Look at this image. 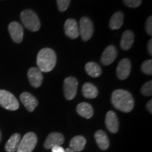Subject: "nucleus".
<instances>
[{
  "label": "nucleus",
  "mask_w": 152,
  "mask_h": 152,
  "mask_svg": "<svg viewBox=\"0 0 152 152\" xmlns=\"http://www.w3.org/2000/svg\"><path fill=\"white\" fill-rule=\"evenodd\" d=\"M134 43V33L131 30H126L123 33L121 40V47L123 50H129Z\"/></svg>",
  "instance_id": "nucleus-18"
},
{
  "label": "nucleus",
  "mask_w": 152,
  "mask_h": 152,
  "mask_svg": "<svg viewBox=\"0 0 152 152\" xmlns=\"http://www.w3.org/2000/svg\"><path fill=\"white\" fill-rule=\"evenodd\" d=\"M146 30L148 35L150 36L152 35V17L149 16L147 18V22H146Z\"/></svg>",
  "instance_id": "nucleus-28"
},
{
  "label": "nucleus",
  "mask_w": 152,
  "mask_h": 152,
  "mask_svg": "<svg viewBox=\"0 0 152 152\" xmlns=\"http://www.w3.org/2000/svg\"><path fill=\"white\" fill-rule=\"evenodd\" d=\"M1 141V130H0V142Z\"/></svg>",
  "instance_id": "nucleus-33"
},
{
  "label": "nucleus",
  "mask_w": 152,
  "mask_h": 152,
  "mask_svg": "<svg viewBox=\"0 0 152 152\" xmlns=\"http://www.w3.org/2000/svg\"><path fill=\"white\" fill-rule=\"evenodd\" d=\"M147 109L150 113H152V100H149L147 104Z\"/></svg>",
  "instance_id": "nucleus-31"
},
{
  "label": "nucleus",
  "mask_w": 152,
  "mask_h": 152,
  "mask_svg": "<svg viewBox=\"0 0 152 152\" xmlns=\"http://www.w3.org/2000/svg\"><path fill=\"white\" fill-rule=\"evenodd\" d=\"M37 143V135L34 132H28L19 142L16 152H32Z\"/></svg>",
  "instance_id": "nucleus-4"
},
{
  "label": "nucleus",
  "mask_w": 152,
  "mask_h": 152,
  "mask_svg": "<svg viewBox=\"0 0 152 152\" xmlns=\"http://www.w3.org/2000/svg\"><path fill=\"white\" fill-rule=\"evenodd\" d=\"M86 144V139L83 136L77 135L74 137L70 142V149L74 152H80L84 149Z\"/></svg>",
  "instance_id": "nucleus-19"
},
{
  "label": "nucleus",
  "mask_w": 152,
  "mask_h": 152,
  "mask_svg": "<svg viewBox=\"0 0 152 152\" xmlns=\"http://www.w3.org/2000/svg\"><path fill=\"white\" fill-rule=\"evenodd\" d=\"M85 71L89 75L92 77H98L102 75V70L100 66L95 62H88L85 65Z\"/></svg>",
  "instance_id": "nucleus-23"
},
{
  "label": "nucleus",
  "mask_w": 152,
  "mask_h": 152,
  "mask_svg": "<svg viewBox=\"0 0 152 152\" xmlns=\"http://www.w3.org/2000/svg\"><path fill=\"white\" fill-rule=\"evenodd\" d=\"M58 9L60 11H65L69 7L71 0H56Z\"/></svg>",
  "instance_id": "nucleus-26"
},
{
  "label": "nucleus",
  "mask_w": 152,
  "mask_h": 152,
  "mask_svg": "<svg viewBox=\"0 0 152 152\" xmlns=\"http://www.w3.org/2000/svg\"><path fill=\"white\" fill-rule=\"evenodd\" d=\"M9 32L11 39L16 43L22 42L23 39V28L19 23L14 21L9 25Z\"/></svg>",
  "instance_id": "nucleus-8"
},
{
  "label": "nucleus",
  "mask_w": 152,
  "mask_h": 152,
  "mask_svg": "<svg viewBox=\"0 0 152 152\" xmlns=\"http://www.w3.org/2000/svg\"><path fill=\"white\" fill-rule=\"evenodd\" d=\"M117 54L116 48L113 45H109L104 49L102 57H101V62L104 66L110 65L115 60Z\"/></svg>",
  "instance_id": "nucleus-13"
},
{
  "label": "nucleus",
  "mask_w": 152,
  "mask_h": 152,
  "mask_svg": "<svg viewBox=\"0 0 152 152\" xmlns=\"http://www.w3.org/2000/svg\"><path fill=\"white\" fill-rule=\"evenodd\" d=\"M142 0H123V2L130 8H137L141 5Z\"/></svg>",
  "instance_id": "nucleus-27"
},
{
  "label": "nucleus",
  "mask_w": 152,
  "mask_h": 152,
  "mask_svg": "<svg viewBox=\"0 0 152 152\" xmlns=\"http://www.w3.org/2000/svg\"><path fill=\"white\" fill-rule=\"evenodd\" d=\"M79 33L83 41H87L91 39L94 33L93 23L88 17H83L80 20Z\"/></svg>",
  "instance_id": "nucleus-6"
},
{
  "label": "nucleus",
  "mask_w": 152,
  "mask_h": 152,
  "mask_svg": "<svg viewBox=\"0 0 152 152\" xmlns=\"http://www.w3.org/2000/svg\"><path fill=\"white\" fill-rule=\"evenodd\" d=\"M20 19L25 27L30 31L37 32L40 28L41 23L39 17L31 9L23 11L20 14Z\"/></svg>",
  "instance_id": "nucleus-3"
},
{
  "label": "nucleus",
  "mask_w": 152,
  "mask_h": 152,
  "mask_svg": "<svg viewBox=\"0 0 152 152\" xmlns=\"http://www.w3.org/2000/svg\"><path fill=\"white\" fill-rule=\"evenodd\" d=\"M124 16L121 11L115 12L111 18L109 22V26L111 30H118L121 28L123 24Z\"/></svg>",
  "instance_id": "nucleus-22"
},
{
  "label": "nucleus",
  "mask_w": 152,
  "mask_h": 152,
  "mask_svg": "<svg viewBox=\"0 0 152 152\" xmlns=\"http://www.w3.org/2000/svg\"><path fill=\"white\" fill-rule=\"evenodd\" d=\"M111 103L119 111L129 113L134 108L132 95L125 90H115L111 95Z\"/></svg>",
  "instance_id": "nucleus-1"
},
{
  "label": "nucleus",
  "mask_w": 152,
  "mask_h": 152,
  "mask_svg": "<svg viewBox=\"0 0 152 152\" xmlns=\"http://www.w3.org/2000/svg\"><path fill=\"white\" fill-rule=\"evenodd\" d=\"M147 49H148V52H149V55H152V39H151L149 41L147 45Z\"/></svg>",
  "instance_id": "nucleus-30"
},
{
  "label": "nucleus",
  "mask_w": 152,
  "mask_h": 152,
  "mask_svg": "<svg viewBox=\"0 0 152 152\" xmlns=\"http://www.w3.org/2000/svg\"><path fill=\"white\" fill-rule=\"evenodd\" d=\"M96 144L102 150H106L109 147V140L107 134L103 130H97L94 134Z\"/></svg>",
  "instance_id": "nucleus-16"
},
{
  "label": "nucleus",
  "mask_w": 152,
  "mask_h": 152,
  "mask_svg": "<svg viewBox=\"0 0 152 152\" xmlns=\"http://www.w3.org/2000/svg\"><path fill=\"white\" fill-rule=\"evenodd\" d=\"M20 141V134L15 133L12 134L11 137L6 143L5 150L7 152H16L18 149L19 142Z\"/></svg>",
  "instance_id": "nucleus-20"
},
{
  "label": "nucleus",
  "mask_w": 152,
  "mask_h": 152,
  "mask_svg": "<svg viewBox=\"0 0 152 152\" xmlns=\"http://www.w3.org/2000/svg\"><path fill=\"white\" fill-rule=\"evenodd\" d=\"M132 64L128 58H123L120 61L116 68V74L120 80H125L128 77L131 72Z\"/></svg>",
  "instance_id": "nucleus-9"
},
{
  "label": "nucleus",
  "mask_w": 152,
  "mask_h": 152,
  "mask_svg": "<svg viewBox=\"0 0 152 152\" xmlns=\"http://www.w3.org/2000/svg\"><path fill=\"white\" fill-rule=\"evenodd\" d=\"M141 69L144 73L151 75L152 74V60L149 59L142 63Z\"/></svg>",
  "instance_id": "nucleus-24"
},
{
  "label": "nucleus",
  "mask_w": 152,
  "mask_h": 152,
  "mask_svg": "<svg viewBox=\"0 0 152 152\" xmlns=\"http://www.w3.org/2000/svg\"><path fill=\"white\" fill-rule=\"evenodd\" d=\"M65 34L71 39H76L79 37V26L75 19L69 18L66 20L64 24Z\"/></svg>",
  "instance_id": "nucleus-12"
},
{
  "label": "nucleus",
  "mask_w": 152,
  "mask_h": 152,
  "mask_svg": "<svg viewBox=\"0 0 152 152\" xmlns=\"http://www.w3.org/2000/svg\"><path fill=\"white\" fill-rule=\"evenodd\" d=\"M65 152H74V151H73L72 149H69V148H68V149H66L65 150Z\"/></svg>",
  "instance_id": "nucleus-32"
},
{
  "label": "nucleus",
  "mask_w": 152,
  "mask_h": 152,
  "mask_svg": "<svg viewBox=\"0 0 152 152\" xmlns=\"http://www.w3.org/2000/svg\"><path fill=\"white\" fill-rule=\"evenodd\" d=\"M106 126L111 133H116L119 129V121L117 115L113 111L107 112L105 119Z\"/></svg>",
  "instance_id": "nucleus-14"
},
{
  "label": "nucleus",
  "mask_w": 152,
  "mask_h": 152,
  "mask_svg": "<svg viewBox=\"0 0 152 152\" xmlns=\"http://www.w3.org/2000/svg\"><path fill=\"white\" fill-rule=\"evenodd\" d=\"M0 105L9 111H16L19 108L18 101L14 95L4 90H0Z\"/></svg>",
  "instance_id": "nucleus-5"
},
{
  "label": "nucleus",
  "mask_w": 152,
  "mask_h": 152,
  "mask_svg": "<svg viewBox=\"0 0 152 152\" xmlns=\"http://www.w3.org/2000/svg\"><path fill=\"white\" fill-rule=\"evenodd\" d=\"M28 77L30 85L35 88L40 87L42 84L43 75L42 72L38 68L32 67L28 70Z\"/></svg>",
  "instance_id": "nucleus-10"
},
{
  "label": "nucleus",
  "mask_w": 152,
  "mask_h": 152,
  "mask_svg": "<svg viewBox=\"0 0 152 152\" xmlns=\"http://www.w3.org/2000/svg\"><path fill=\"white\" fill-rule=\"evenodd\" d=\"M56 54L52 49H42L37 56V68L42 72L49 73L54 68L56 64Z\"/></svg>",
  "instance_id": "nucleus-2"
},
{
  "label": "nucleus",
  "mask_w": 152,
  "mask_h": 152,
  "mask_svg": "<svg viewBox=\"0 0 152 152\" xmlns=\"http://www.w3.org/2000/svg\"><path fill=\"white\" fill-rule=\"evenodd\" d=\"M82 92L85 97L87 99L96 98L99 94L97 87L90 83H86L83 85Z\"/></svg>",
  "instance_id": "nucleus-21"
},
{
  "label": "nucleus",
  "mask_w": 152,
  "mask_h": 152,
  "mask_svg": "<svg viewBox=\"0 0 152 152\" xmlns=\"http://www.w3.org/2000/svg\"><path fill=\"white\" fill-rule=\"evenodd\" d=\"M52 152H65V149L61 146H56L52 148Z\"/></svg>",
  "instance_id": "nucleus-29"
},
{
  "label": "nucleus",
  "mask_w": 152,
  "mask_h": 152,
  "mask_svg": "<svg viewBox=\"0 0 152 152\" xmlns=\"http://www.w3.org/2000/svg\"><path fill=\"white\" fill-rule=\"evenodd\" d=\"M64 142V137L61 133L52 132L47 136L45 140V148L47 149H52V148L56 146H60Z\"/></svg>",
  "instance_id": "nucleus-11"
},
{
  "label": "nucleus",
  "mask_w": 152,
  "mask_h": 152,
  "mask_svg": "<svg viewBox=\"0 0 152 152\" xmlns=\"http://www.w3.org/2000/svg\"><path fill=\"white\" fill-rule=\"evenodd\" d=\"M76 111L80 115L87 119L91 118L94 115V110L92 106L86 102H82L79 104L76 108Z\"/></svg>",
  "instance_id": "nucleus-17"
},
{
  "label": "nucleus",
  "mask_w": 152,
  "mask_h": 152,
  "mask_svg": "<svg viewBox=\"0 0 152 152\" xmlns=\"http://www.w3.org/2000/svg\"><path fill=\"white\" fill-rule=\"evenodd\" d=\"M142 94L144 96H149L152 95V81L149 80L142 87L141 89Z\"/></svg>",
  "instance_id": "nucleus-25"
},
{
  "label": "nucleus",
  "mask_w": 152,
  "mask_h": 152,
  "mask_svg": "<svg viewBox=\"0 0 152 152\" xmlns=\"http://www.w3.org/2000/svg\"><path fill=\"white\" fill-rule=\"evenodd\" d=\"M21 102L28 111L33 112L38 105V101L29 92H23L20 96Z\"/></svg>",
  "instance_id": "nucleus-15"
},
{
  "label": "nucleus",
  "mask_w": 152,
  "mask_h": 152,
  "mask_svg": "<svg viewBox=\"0 0 152 152\" xmlns=\"http://www.w3.org/2000/svg\"><path fill=\"white\" fill-rule=\"evenodd\" d=\"M78 81L74 77H68L64 82V92L66 99L72 100L77 94Z\"/></svg>",
  "instance_id": "nucleus-7"
}]
</instances>
